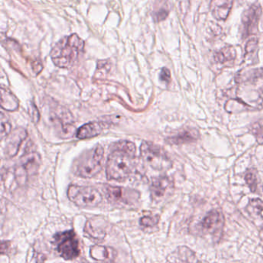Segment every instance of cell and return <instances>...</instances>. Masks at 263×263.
Masks as SVG:
<instances>
[{
	"instance_id": "cell-8",
	"label": "cell",
	"mask_w": 263,
	"mask_h": 263,
	"mask_svg": "<svg viewBox=\"0 0 263 263\" xmlns=\"http://www.w3.org/2000/svg\"><path fill=\"white\" fill-rule=\"evenodd\" d=\"M41 162V156L36 152H31L23 157L15 169V175L18 183L25 184L29 177L38 172Z\"/></svg>"
},
{
	"instance_id": "cell-19",
	"label": "cell",
	"mask_w": 263,
	"mask_h": 263,
	"mask_svg": "<svg viewBox=\"0 0 263 263\" xmlns=\"http://www.w3.org/2000/svg\"><path fill=\"white\" fill-rule=\"evenodd\" d=\"M90 255L93 259L97 261H113L115 258V250L110 248L105 247V246H92L90 251Z\"/></svg>"
},
{
	"instance_id": "cell-20",
	"label": "cell",
	"mask_w": 263,
	"mask_h": 263,
	"mask_svg": "<svg viewBox=\"0 0 263 263\" xmlns=\"http://www.w3.org/2000/svg\"><path fill=\"white\" fill-rule=\"evenodd\" d=\"M1 106L7 111H14L19 108V101L10 90L1 88Z\"/></svg>"
},
{
	"instance_id": "cell-15",
	"label": "cell",
	"mask_w": 263,
	"mask_h": 263,
	"mask_svg": "<svg viewBox=\"0 0 263 263\" xmlns=\"http://www.w3.org/2000/svg\"><path fill=\"white\" fill-rule=\"evenodd\" d=\"M104 124L98 121H92L81 126L77 132V138L78 139L85 140L95 138L102 133Z\"/></svg>"
},
{
	"instance_id": "cell-13",
	"label": "cell",
	"mask_w": 263,
	"mask_h": 263,
	"mask_svg": "<svg viewBox=\"0 0 263 263\" xmlns=\"http://www.w3.org/2000/svg\"><path fill=\"white\" fill-rule=\"evenodd\" d=\"M84 232L92 239L102 241L107 235L105 221L99 218L88 220L86 223Z\"/></svg>"
},
{
	"instance_id": "cell-21",
	"label": "cell",
	"mask_w": 263,
	"mask_h": 263,
	"mask_svg": "<svg viewBox=\"0 0 263 263\" xmlns=\"http://www.w3.org/2000/svg\"><path fill=\"white\" fill-rule=\"evenodd\" d=\"M261 78H263V68L253 69L248 71H240L235 76V81L237 83L249 82Z\"/></svg>"
},
{
	"instance_id": "cell-23",
	"label": "cell",
	"mask_w": 263,
	"mask_h": 263,
	"mask_svg": "<svg viewBox=\"0 0 263 263\" xmlns=\"http://www.w3.org/2000/svg\"><path fill=\"white\" fill-rule=\"evenodd\" d=\"M169 7L165 4H161L159 7H157L153 12L152 16L155 23L161 22L164 21L168 16Z\"/></svg>"
},
{
	"instance_id": "cell-29",
	"label": "cell",
	"mask_w": 263,
	"mask_h": 263,
	"mask_svg": "<svg viewBox=\"0 0 263 263\" xmlns=\"http://www.w3.org/2000/svg\"><path fill=\"white\" fill-rule=\"evenodd\" d=\"M160 81H162V82L166 83V84H168L171 81V72L168 69L166 68V67H163L161 69V73H160Z\"/></svg>"
},
{
	"instance_id": "cell-17",
	"label": "cell",
	"mask_w": 263,
	"mask_h": 263,
	"mask_svg": "<svg viewBox=\"0 0 263 263\" xmlns=\"http://www.w3.org/2000/svg\"><path fill=\"white\" fill-rule=\"evenodd\" d=\"M199 132L195 128H187L178 133L175 136L170 137L166 141L171 144H187V143L195 142L199 138Z\"/></svg>"
},
{
	"instance_id": "cell-25",
	"label": "cell",
	"mask_w": 263,
	"mask_h": 263,
	"mask_svg": "<svg viewBox=\"0 0 263 263\" xmlns=\"http://www.w3.org/2000/svg\"><path fill=\"white\" fill-rule=\"evenodd\" d=\"M158 215H146L140 219V224L144 227H154L159 222Z\"/></svg>"
},
{
	"instance_id": "cell-24",
	"label": "cell",
	"mask_w": 263,
	"mask_h": 263,
	"mask_svg": "<svg viewBox=\"0 0 263 263\" xmlns=\"http://www.w3.org/2000/svg\"><path fill=\"white\" fill-rule=\"evenodd\" d=\"M245 180H246L250 190L252 192H256L257 185H258V175H257L256 171L254 169L248 171L246 176H245Z\"/></svg>"
},
{
	"instance_id": "cell-10",
	"label": "cell",
	"mask_w": 263,
	"mask_h": 263,
	"mask_svg": "<svg viewBox=\"0 0 263 263\" xmlns=\"http://www.w3.org/2000/svg\"><path fill=\"white\" fill-rule=\"evenodd\" d=\"M261 15V8L259 5H252L250 8L243 13L241 18L242 25V38L249 37L251 35L255 34L258 30V21Z\"/></svg>"
},
{
	"instance_id": "cell-22",
	"label": "cell",
	"mask_w": 263,
	"mask_h": 263,
	"mask_svg": "<svg viewBox=\"0 0 263 263\" xmlns=\"http://www.w3.org/2000/svg\"><path fill=\"white\" fill-rule=\"evenodd\" d=\"M235 57H236V51L232 47H224L219 51L216 52L214 55L215 61L220 64H224L226 61H233Z\"/></svg>"
},
{
	"instance_id": "cell-7",
	"label": "cell",
	"mask_w": 263,
	"mask_h": 263,
	"mask_svg": "<svg viewBox=\"0 0 263 263\" xmlns=\"http://www.w3.org/2000/svg\"><path fill=\"white\" fill-rule=\"evenodd\" d=\"M57 251L63 258L72 260L80 255L79 241L73 230L60 232L54 236Z\"/></svg>"
},
{
	"instance_id": "cell-3",
	"label": "cell",
	"mask_w": 263,
	"mask_h": 263,
	"mask_svg": "<svg viewBox=\"0 0 263 263\" xmlns=\"http://www.w3.org/2000/svg\"><path fill=\"white\" fill-rule=\"evenodd\" d=\"M104 150L101 144L84 152L73 164V172L78 176L91 178L96 176L103 167Z\"/></svg>"
},
{
	"instance_id": "cell-26",
	"label": "cell",
	"mask_w": 263,
	"mask_h": 263,
	"mask_svg": "<svg viewBox=\"0 0 263 263\" xmlns=\"http://www.w3.org/2000/svg\"><path fill=\"white\" fill-rule=\"evenodd\" d=\"M252 135L256 138L258 144H263V124L260 122L255 123L250 128Z\"/></svg>"
},
{
	"instance_id": "cell-14",
	"label": "cell",
	"mask_w": 263,
	"mask_h": 263,
	"mask_svg": "<svg viewBox=\"0 0 263 263\" xmlns=\"http://www.w3.org/2000/svg\"><path fill=\"white\" fill-rule=\"evenodd\" d=\"M233 0H212L210 10L212 16L218 21H226L230 14Z\"/></svg>"
},
{
	"instance_id": "cell-16",
	"label": "cell",
	"mask_w": 263,
	"mask_h": 263,
	"mask_svg": "<svg viewBox=\"0 0 263 263\" xmlns=\"http://www.w3.org/2000/svg\"><path fill=\"white\" fill-rule=\"evenodd\" d=\"M246 210L254 224L263 228V201L259 198L251 199L246 207Z\"/></svg>"
},
{
	"instance_id": "cell-12",
	"label": "cell",
	"mask_w": 263,
	"mask_h": 263,
	"mask_svg": "<svg viewBox=\"0 0 263 263\" xmlns=\"http://www.w3.org/2000/svg\"><path fill=\"white\" fill-rule=\"evenodd\" d=\"M6 144L5 155L7 158H13L17 155L21 144L27 138V132L23 127H17L8 135Z\"/></svg>"
},
{
	"instance_id": "cell-28",
	"label": "cell",
	"mask_w": 263,
	"mask_h": 263,
	"mask_svg": "<svg viewBox=\"0 0 263 263\" xmlns=\"http://www.w3.org/2000/svg\"><path fill=\"white\" fill-rule=\"evenodd\" d=\"M258 41L256 38H252L248 41L246 44V54H250V53H254L255 50L258 48Z\"/></svg>"
},
{
	"instance_id": "cell-4",
	"label": "cell",
	"mask_w": 263,
	"mask_h": 263,
	"mask_svg": "<svg viewBox=\"0 0 263 263\" xmlns=\"http://www.w3.org/2000/svg\"><path fill=\"white\" fill-rule=\"evenodd\" d=\"M143 161L157 171H166L172 167V160L167 152L160 147L148 141H143L140 147Z\"/></svg>"
},
{
	"instance_id": "cell-18",
	"label": "cell",
	"mask_w": 263,
	"mask_h": 263,
	"mask_svg": "<svg viewBox=\"0 0 263 263\" xmlns=\"http://www.w3.org/2000/svg\"><path fill=\"white\" fill-rule=\"evenodd\" d=\"M167 261H173V262H194L198 261L199 260L196 258L195 254L185 246L178 247L175 252L171 253L167 256Z\"/></svg>"
},
{
	"instance_id": "cell-1",
	"label": "cell",
	"mask_w": 263,
	"mask_h": 263,
	"mask_svg": "<svg viewBox=\"0 0 263 263\" xmlns=\"http://www.w3.org/2000/svg\"><path fill=\"white\" fill-rule=\"evenodd\" d=\"M136 147L132 141H120L112 145L107 158L106 174L107 179L122 181L134 172Z\"/></svg>"
},
{
	"instance_id": "cell-2",
	"label": "cell",
	"mask_w": 263,
	"mask_h": 263,
	"mask_svg": "<svg viewBox=\"0 0 263 263\" xmlns=\"http://www.w3.org/2000/svg\"><path fill=\"white\" fill-rule=\"evenodd\" d=\"M84 41L76 33L61 39L50 52V58L57 67L70 68L73 67L84 51Z\"/></svg>"
},
{
	"instance_id": "cell-5",
	"label": "cell",
	"mask_w": 263,
	"mask_h": 263,
	"mask_svg": "<svg viewBox=\"0 0 263 263\" xmlns=\"http://www.w3.org/2000/svg\"><path fill=\"white\" fill-rule=\"evenodd\" d=\"M67 196L72 202L82 209L97 207L103 200L102 195L95 187L76 184L69 186Z\"/></svg>"
},
{
	"instance_id": "cell-6",
	"label": "cell",
	"mask_w": 263,
	"mask_h": 263,
	"mask_svg": "<svg viewBox=\"0 0 263 263\" xmlns=\"http://www.w3.org/2000/svg\"><path fill=\"white\" fill-rule=\"evenodd\" d=\"M104 192L110 203L121 209L136 208L139 202L140 193L134 189L105 184Z\"/></svg>"
},
{
	"instance_id": "cell-9",
	"label": "cell",
	"mask_w": 263,
	"mask_h": 263,
	"mask_svg": "<svg viewBox=\"0 0 263 263\" xmlns=\"http://www.w3.org/2000/svg\"><path fill=\"white\" fill-rule=\"evenodd\" d=\"M224 224V215L219 210H212L206 215L201 222V232L220 238Z\"/></svg>"
},
{
	"instance_id": "cell-30",
	"label": "cell",
	"mask_w": 263,
	"mask_h": 263,
	"mask_svg": "<svg viewBox=\"0 0 263 263\" xmlns=\"http://www.w3.org/2000/svg\"><path fill=\"white\" fill-rule=\"evenodd\" d=\"M33 114H32V118H33V120L34 121V122H38V121H39L40 119V114L37 109H36V107H35L34 105H33Z\"/></svg>"
},
{
	"instance_id": "cell-11",
	"label": "cell",
	"mask_w": 263,
	"mask_h": 263,
	"mask_svg": "<svg viewBox=\"0 0 263 263\" xmlns=\"http://www.w3.org/2000/svg\"><path fill=\"white\" fill-rule=\"evenodd\" d=\"M174 187V181L167 176L154 178L151 184V195L154 201H161Z\"/></svg>"
},
{
	"instance_id": "cell-27",
	"label": "cell",
	"mask_w": 263,
	"mask_h": 263,
	"mask_svg": "<svg viewBox=\"0 0 263 263\" xmlns=\"http://www.w3.org/2000/svg\"><path fill=\"white\" fill-rule=\"evenodd\" d=\"M12 132V127L7 118H5L4 114L1 115V139H4L5 137L8 136Z\"/></svg>"
}]
</instances>
